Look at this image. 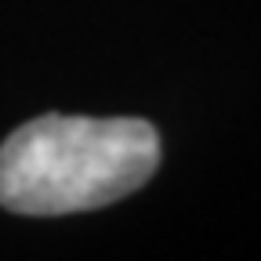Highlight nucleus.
I'll return each instance as SVG.
<instances>
[{
  "instance_id": "f257e3e1",
  "label": "nucleus",
  "mask_w": 261,
  "mask_h": 261,
  "mask_svg": "<svg viewBox=\"0 0 261 261\" xmlns=\"http://www.w3.org/2000/svg\"><path fill=\"white\" fill-rule=\"evenodd\" d=\"M160 167V135L135 116L47 113L0 145V207L29 218L98 211L138 192Z\"/></svg>"
}]
</instances>
